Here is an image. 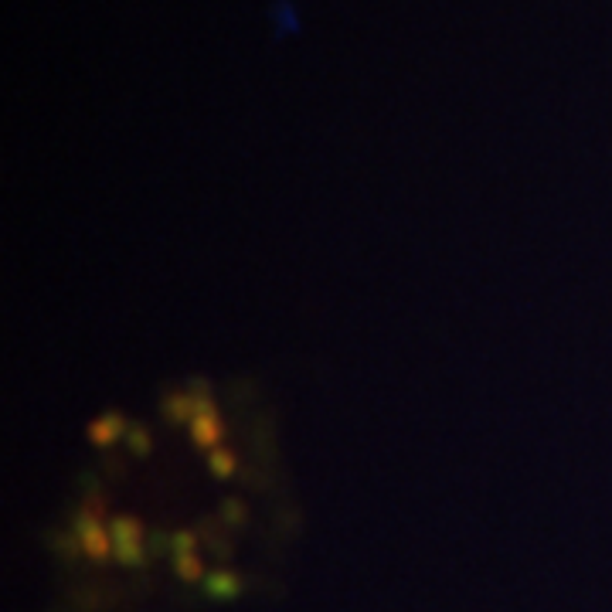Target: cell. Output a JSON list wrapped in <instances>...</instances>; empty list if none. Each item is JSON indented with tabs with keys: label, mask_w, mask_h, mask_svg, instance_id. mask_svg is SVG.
Wrapping results in <instances>:
<instances>
[{
	"label": "cell",
	"mask_w": 612,
	"mask_h": 612,
	"mask_svg": "<svg viewBox=\"0 0 612 612\" xmlns=\"http://www.w3.org/2000/svg\"><path fill=\"white\" fill-rule=\"evenodd\" d=\"M126 432H130V422L119 415L116 408L106 412L102 419H92V422H89V439L96 442V446H109V442H116V439H126Z\"/></svg>",
	"instance_id": "obj_3"
},
{
	"label": "cell",
	"mask_w": 612,
	"mask_h": 612,
	"mask_svg": "<svg viewBox=\"0 0 612 612\" xmlns=\"http://www.w3.org/2000/svg\"><path fill=\"white\" fill-rule=\"evenodd\" d=\"M170 544H174V555L194 551V548H198V531H174V534H170Z\"/></svg>",
	"instance_id": "obj_12"
},
{
	"label": "cell",
	"mask_w": 612,
	"mask_h": 612,
	"mask_svg": "<svg viewBox=\"0 0 612 612\" xmlns=\"http://www.w3.org/2000/svg\"><path fill=\"white\" fill-rule=\"evenodd\" d=\"M208 463H211V473L215 476H232L238 470V459L232 449H211V456H208Z\"/></svg>",
	"instance_id": "obj_11"
},
{
	"label": "cell",
	"mask_w": 612,
	"mask_h": 612,
	"mask_svg": "<svg viewBox=\"0 0 612 612\" xmlns=\"http://www.w3.org/2000/svg\"><path fill=\"white\" fill-rule=\"evenodd\" d=\"M174 572L184 578V582H201V578H208V572H204V558L198 551L174 555Z\"/></svg>",
	"instance_id": "obj_7"
},
{
	"label": "cell",
	"mask_w": 612,
	"mask_h": 612,
	"mask_svg": "<svg viewBox=\"0 0 612 612\" xmlns=\"http://www.w3.org/2000/svg\"><path fill=\"white\" fill-rule=\"evenodd\" d=\"M245 589V578L238 572H228V568H218V572H208L204 578V592L211 599H238Z\"/></svg>",
	"instance_id": "obj_4"
},
{
	"label": "cell",
	"mask_w": 612,
	"mask_h": 612,
	"mask_svg": "<svg viewBox=\"0 0 612 612\" xmlns=\"http://www.w3.org/2000/svg\"><path fill=\"white\" fill-rule=\"evenodd\" d=\"M225 436V422H221L218 405L208 398V402H198V412L191 419V442L198 449H218V439Z\"/></svg>",
	"instance_id": "obj_2"
},
{
	"label": "cell",
	"mask_w": 612,
	"mask_h": 612,
	"mask_svg": "<svg viewBox=\"0 0 612 612\" xmlns=\"http://www.w3.org/2000/svg\"><path fill=\"white\" fill-rule=\"evenodd\" d=\"M126 449L133 453V456H150V449H153V439H150V432H147V425H140L133 422L130 425V432H126Z\"/></svg>",
	"instance_id": "obj_10"
},
{
	"label": "cell",
	"mask_w": 612,
	"mask_h": 612,
	"mask_svg": "<svg viewBox=\"0 0 612 612\" xmlns=\"http://www.w3.org/2000/svg\"><path fill=\"white\" fill-rule=\"evenodd\" d=\"M82 510L85 514H92V517H99V521H106V497H102V493H89Z\"/></svg>",
	"instance_id": "obj_14"
},
{
	"label": "cell",
	"mask_w": 612,
	"mask_h": 612,
	"mask_svg": "<svg viewBox=\"0 0 612 612\" xmlns=\"http://www.w3.org/2000/svg\"><path fill=\"white\" fill-rule=\"evenodd\" d=\"M51 544H55L62 555H68V558H75V551H82V541H79V538H72V534H55Z\"/></svg>",
	"instance_id": "obj_13"
},
{
	"label": "cell",
	"mask_w": 612,
	"mask_h": 612,
	"mask_svg": "<svg viewBox=\"0 0 612 612\" xmlns=\"http://www.w3.org/2000/svg\"><path fill=\"white\" fill-rule=\"evenodd\" d=\"M113 558L119 565H147V544L143 541H116L113 544Z\"/></svg>",
	"instance_id": "obj_8"
},
{
	"label": "cell",
	"mask_w": 612,
	"mask_h": 612,
	"mask_svg": "<svg viewBox=\"0 0 612 612\" xmlns=\"http://www.w3.org/2000/svg\"><path fill=\"white\" fill-rule=\"evenodd\" d=\"M221 524L225 527H245L249 524V507H245V500H238V497H225V500H221Z\"/></svg>",
	"instance_id": "obj_9"
},
{
	"label": "cell",
	"mask_w": 612,
	"mask_h": 612,
	"mask_svg": "<svg viewBox=\"0 0 612 612\" xmlns=\"http://www.w3.org/2000/svg\"><path fill=\"white\" fill-rule=\"evenodd\" d=\"M160 412H164V419H167L170 425H181V422H191V419H194L198 402H194L187 391H170V395H164V402H160Z\"/></svg>",
	"instance_id": "obj_5"
},
{
	"label": "cell",
	"mask_w": 612,
	"mask_h": 612,
	"mask_svg": "<svg viewBox=\"0 0 612 612\" xmlns=\"http://www.w3.org/2000/svg\"><path fill=\"white\" fill-rule=\"evenodd\" d=\"M75 538L82 541V551L92 561L113 558V534H109V527H102L99 517L79 510V514H75Z\"/></svg>",
	"instance_id": "obj_1"
},
{
	"label": "cell",
	"mask_w": 612,
	"mask_h": 612,
	"mask_svg": "<svg viewBox=\"0 0 612 612\" xmlns=\"http://www.w3.org/2000/svg\"><path fill=\"white\" fill-rule=\"evenodd\" d=\"M109 534H113V544L116 541H143L147 538V527L136 514H116L109 517Z\"/></svg>",
	"instance_id": "obj_6"
}]
</instances>
